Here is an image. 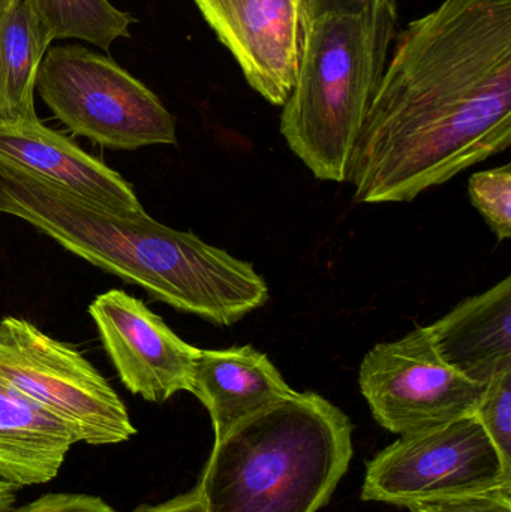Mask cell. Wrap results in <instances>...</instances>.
<instances>
[{"mask_svg": "<svg viewBox=\"0 0 511 512\" xmlns=\"http://www.w3.org/2000/svg\"><path fill=\"white\" fill-rule=\"evenodd\" d=\"M56 39H81L108 50L119 38H131L135 18L110 0H26Z\"/></svg>", "mask_w": 511, "mask_h": 512, "instance_id": "obj_16", "label": "cell"}, {"mask_svg": "<svg viewBox=\"0 0 511 512\" xmlns=\"http://www.w3.org/2000/svg\"><path fill=\"white\" fill-rule=\"evenodd\" d=\"M0 162L119 212L144 210L131 183L39 120L0 123Z\"/></svg>", "mask_w": 511, "mask_h": 512, "instance_id": "obj_11", "label": "cell"}, {"mask_svg": "<svg viewBox=\"0 0 511 512\" xmlns=\"http://www.w3.org/2000/svg\"><path fill=\"white\" fill-rule=\"evenodd\" d=\"M189 393L209 412L218 444L240 424L293 396L296 390L264 352L245 345L200 349Z\"/></svg>", "mask_w": 511, "mask_h": 512, "instance_id": "obj_12", "label": "cell"}, {"mask_svg": "<svg viewBox=\"0 0 511 512\" xmlns=\"http://www.w3.org/2000/svg\"><path fill=\"white\" fill-rule=\"evenodd\" d=\"M474 417L511 465V369L486 382Z\"/></svg>", "mask_w": 511, "mask_h": 512, "instance_id": "obj_18", "label": "cell"}, {"mask_svg": "<svg viewBox=\"0 0 511 512\" xmlns=\"http://www.w3.org/2000/svg\"><path fill=\"white\" fill-rule=\"evenodd\" d=\"M15 492H17V487L11 486L5 481H0V512H5L14 507Z\"/></svg>", "mask_w": 511, "mask_h": 512, "instance_id": "obj_23", "label": "cell"}, {"mask_svg": "<svg viewBox=\"0 0 511 512\" xmlns=\"http://www.w3.org/2000/svg\"><path fill=\"white\" fill-rule=\"evenodd\" d=\"M321 12L326 11H353L365 5L368 0H320Z\"/></svg>", "mask_w": 511, "mask_h": 512, "instance_id": "obj_22", "label": "cell"}, {"mask_svg": "<svg viewBox=\"0 0 511 512\" xmlns=\"http://www.w3.org/2000/svg\"><path fill=\"white\" fill-rule=\"evenodd\" d=\"M510 144L511 0H444L396 33L348 183L408 203Z\"/></svg>", "mask_w": 511, "mask_h": 512, "instance_id": "obj_1", "label": "cell"}, {"mask_svg": "<svg viewBox=\"0 0 511 512\" xmlns=\"http://www.w3.org/2000/svg\"><path fill=\"white\" fill-rule=\"evenodd\" d=\"M410 512H511V493L498 492L477 498L453 499L435 504L417 505Z\"/></svg>", "mask_w": 511, "mask_h": 512, "instance_id": "obj_20", "label": "cell"}, {"mask_svg": "<svg viewBox=\"0 0 511 512\" xmlns=\"http://www.w3.org/2000/svg\"><path fill=\"white\" fill-rule=\"evenodd\" d=\"M0 378L59 418L77 442L122 444L137 433L119 394L83 354L26 319L0 321Z\"/></svg>", "mask_w": 511, "mask_h": 512, "instance_id": "obj_7", "label": "cell"}, {"mask_svg": "<svg viewBox=\"0 0 511 512\" xmlns=\"http://www.w3.org/2000/svg\"><path fill=\"white\" fill-rule=\"evenodd\" d=\"M249 86L282 107L296 83L320 0H194Z\"/></svg>", "mask_w": 511, "mask_h": 512, "instance_id": "obj_9", "label": "cell"}, {"mask_svg": "<svg viewBox=\"0 0 511 512\" xmlns=\"http://www.w3.org/2000/svg\"><path fill=\"white\" fill-rule=\"evenodd\" d=\"M50 32L26 0L0 21V123L35 122L36 78Z\"/></svg>", "mask_w": 511, "mask_h": 512, "instance_id": "obj_15", "label": "cell"}, {"mask_svg": "<svg viewBox=\"0 0 511 512\" xmlns=\"http://www.w3.org/2000/svg\"><path fill=\"white\" fill-rule=\"evenodd\" d=\"M398 0L321 12L281 114V134L315 179L344 183L396 38Z\"/></svg>", "mask_w": 511, "mask_h": 512, "instance_id": "obj_4", "label": "cell"}, {"mask_svg": "<svg viewBox=\"0 0 511 512\" xmlns=\"http://www.w3.org/2000/svg\"><path fill=\"white\" fill-rule=\"evenodd\" d=\"M89 315L129 393L164 403L191 391L200 349L180 339L140 298L110 289L90 303Z\"/></svg>", "mask_w": 511, "mask_h": 512, "instance_id": "obj_10", "label": "cell"}, {"mask_svg": "<svg viewBox=\"0 0 511 512\" xmlns=\"http://www.w3.org/2000/svg\"><path fill=\"white\" fill-rule=\"evenodd\" d=\"M20 3V0H0V21Z\"/></svg>", "mask_w": 511, "mask_h": 512, "instance_id": "obj_24", "label": "cell"}, {"mask_svg": "<svg viewBox=\"0 0 511 512\" xmlns=\"http://www.w3.org/2000/svg\"><path fill=\"white\" fill-rule=\"evenodd\" d=\"M36 90L69 131L111 150L176 144V119L161 99L110 57L50 48Z\"/></svg>", "mask_w": 511, "mask_h": 512, "instance_id": "obj_5", "label": "cell"}, {"mask_svg": "<svg viewBox=\"0 0 511 512\" xmlns=\"http://www.w3.org/2000/svg\"><path fill=\"white\" fill-rule=\"evenodd\" d=\"M444 363L485 385L511 369V277L461 301L428 327Z\"/></svg>", "mask_w": 511, "mask_h": 512, "instance_id": "obj_13", "label": "cell"}, {"mask_svg": "<svg viewBox=\"0 0 511 512\" xmlns=\"http://www.w3.org/2000/svg\"><path fill=\"white\" fill-rule=\"evenodd\" d=\"M359 385L375 421L401 436L473 417L485 390L441 360L428 327L369 349Z\"/></svg>", "mask_w": 511, "mask_h": 512, "instance_id": "obj_8", "label": "cell"}, {"mask_svg": "<svg viewBox=\"0 0 511 512\" xmlns=\"http://www.w3.org/2000/svg\"><path fill=\"white\" fill-rule=\"evenodd\" d=\"M75 444L65 423L0 378V481L17 489L48 483Z\"/></svg>", "mask_w": 511, "mask_h": 512, "instance_id": "obj_14", "label": "cell"}, {"mask_svg": "<svg viewBox=\"0 0 511 512\" xmlns=\"http://www.w3.org/2000/svg\"><path fill=\"white\" fill-rule=\"evenodd\" d=\"M468 195L497 239H510L511 165L473 174L468 180Z\"/></svg>", "mask_w": 511, "mask_h": 512, "instance_id": "obj_17", "label": "cell"}, {"mask_svg": "<svg viewBox=\"0 0 511 512\" xmlns=\"http://www.w3.org/2000/svg\"><path fill=\"white\" fill-rule=\"evenodd\" d=\"M5 512H116L101 498L74 493L45 495L29 504Z\"/></svg>", "mask_w": 511, "mask_h": 512, "instance_id": "obj_19", "label": "cell"}, {"mask_svg": "<svg viewBox=\"0 0 511 512\" xmlns=\"http://www.w3.org/2000/svg\"><path fill=\"white\" fill-rule=\"evenodd\" d=\"M511 493V465L476 417L402 435L366 468L362 499L417 507Z\"/></svg>", "mask_w": 511, "mask_h": 512, "instance_id": "obj_6", "label": "cell"}, {"mask_svg": "<svg viewBox=\"0 0 511 512\" xmlns=\"http://www.w3.org/2000/svg\"><path fill=\"white\" fill-rule=\"evenodd\" d=\"M353 423L320 394L296 393L213 445L198 481L207 512H318L347 474Z\"/></svg>", "mask_w": 511, "mask_h": 512, "instance_id": "obj_3", "label": "cell"}, {"mask_svg": "<svg viewBox=\"0 0 511 512\" xmlns=\"http://www.w3.org/2000/svg\"><path fill=\"white\" fill-rule=\"evenodd\" d=\"M0 213L15 216L150 297L210 324L231 327L269 301L251 262L165 227L146 212L96 203L44 177L0 162Z\"/></svg>", "mask_w": 511, "mask_h": 512, "instance_id": "obj_2", "label": "cell"}, {"mask_svg": "<svg viewBox=\"0 0 511 512\" xmlns=\"http://www.w3.org/2000/svg\"><path fill=\"white\" fill-rule=\"evenodd\" d=\"M134 512H207L204 504L203 495H201L198 486L185 495L177 496L159 505H143Z\"/></svg>", "mask_w": 511, "mask_h": 512, "instance_id": "obj_21", "label": "cell"}]
</instances>
